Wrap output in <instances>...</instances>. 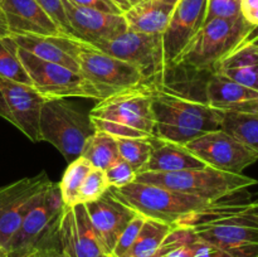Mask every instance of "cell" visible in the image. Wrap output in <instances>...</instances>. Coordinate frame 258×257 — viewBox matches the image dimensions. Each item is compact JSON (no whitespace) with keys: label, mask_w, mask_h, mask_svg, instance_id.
<instances>
[{"label":"cell","mask_w":258,"mask_h":257,"mask_svg":"<svg viewBox=\"0 0 258 257\" xmlns=\"http://www.w3.org/2000/svg\"><path fill=\"white\" fill-rule=\"evenodd\" d=\"M135 181L155 184L212 203L244 190L257 184V180L243 174H233L218 169H188L174 173H139Z\"/></svg>","instance_id":"5"},{"label":"cell","mask_w":258,"mask_h":257,"mask_svg":"<svg viewBox=\"0 0 258 257\" xmlns=\"http://www.w3.org/2000/svg\"><path fill=\"white\" fill-rule=\"evenodd\" d=\"M78 72L100 93L101 98L144 83L134 66L76 38Z\"/></svg>","instance_id":"9"},{"label":"cell","mask_w":258,"mask_h":257,"mask_svg":"<svg viewBox=\"0 0 258 257\" xmlns=\"http://www.w3.org/2000/svg\"><path fill=\"white\" fill-rule=\"evenodd\" d=\"M221 128L258 154V112L219 111Z\"/></svg>","instance_id":"25"},{"label":"cell","mask_w":258,"mask_h":257,"mask_svg":"<svg viewBox=\"0 0 258 257\" xmlns=\"http://www.w3.org/2000/svg\"><path fill=\"white\" fill-rule=\"evenodd\" d=\"M110 188L111 186L106 178L105 170L92 166L80 189L78 203L87 204L93 201H97L106 191L110 190Z\"/></svg>","instance_id":"32"},{"label":"cell","mask_w":258,"mask_h":257,"mask_svg":"<svg viewBox=\"0 0 258 257\" xmlns=\"http://www.w3.org/2000/svg\"><path fill=\"white\" fill-rule=\"evenodd\" d=\"M81 156L87 159L93 168L106 170L120 160L117 140L108 134L95 130L86 141Z\"/></svg>","instance_id":"26"},{"label":"cell","mask_w":258,"mask_h":257,"mask_svg":"<svg viewBox=\"0 0 258 257\" xmlns=\"http://www.w3.org/2000/svg\"><path fill=\"white\" fill-rule=\"evenodd\" d=\"M110 2H111V0H110Z\"/></svg>","instance_id":"47"},{"label":"cell","mask_w":258,"mask_h":257,"mask_svg":"<svg viewBox=\"0 0 258 257\" xmlns=\"http://www.w3.org/2000/svg\"><path fill=\"white\" fill-rule=\"evenodd\" d=\"M212 72L258 91V45H239L223 58Z\"/></svg>","instance_id":"24"},{"label":"cell","mask_w":258,"mask_h":257,"mask_svg":"<svg viewBox=\"0 0 258 257\" xmlns=\"http://www.w3.org/2000/svg\"><path fill=\"white\" fill-rule=\"evenodd\" d=\"M35 2L44 9V12L47 13L53 20H54L55 24L62 29V32L64 33V34L72 35L70 24H68L67 18H66L62 0H35Z\"/></svg>","instance_id":"36"},{"label":"cell","mask_w":258,"mask_h":257,"mask_svg":"<svg viewBox=\"0 0 258 257\" xmlns=\"http://www.w3.org/2000/svg\"><path fill=\"white\" fill-rule=\"evenodd\" d=\"M62 3L72 35L82 42L112 39L128 29L123 14L80 7L68 0H62Z\"/></svg>","instance_id":"17"},{"label":"cell","mask_w":258,"mask_h":257,"mask_svg":"<svg viewBox=\"0 0 258 257\" xmlns=\"http://www.w3.org/2000/svg\"><path fill=\"white\" fill-rule=\"evenodd\" d=\"M153 86L154 138L185 145L203 134L221 128V115L204 101Z\"/></svg>","instance_id":"1"},{"label":"cell","mask_w":258,"mask_h":257,"mask_svg":"<svg viewBox=\"0 0 258 257\" xmlns=\"http://www.w3.org/2000/svg\"><path fill=\"white\" fill-rule=\"evenodd\" d=\"M145 217L141 216V214H136L133 219H131L130 223L126 226V228L123 229L122 233L118 237L117 242H116L115 247L112 249V257H127V254L130 253L131 248H133L134 243L136 242L139 233H140L141 228L144 226V222H145Z\"/></svg>","instance_id":"33"},{"label":"cell","mask_w":258,"mask_h":257,"mask_svg":"<svg viewBox=\"0 0 258 257\" xmlns=\"http://www.w3.org/2000/svg\"><path fill=\"white\" fill-rule=\"evenodd\" d=\"M44 101L33 86L0 77V116L33 143L40 141L39 117Z\"/></svg>","instance_id":"14"},{"label":"cell","mask_w":258,"mask_h":257,"mask_svg":"<svg viewBox=\"0 0 258 257\" xmlns=\"http://www.w3.org/2000/svg\"><path fill=\"white\" fill-rule=\"evenodd\" d=\"M13 42L39 59L58 63L78 72L76 60V37L35 34H10Z\"/></svg>","instance_id":"21"},{"label":"cell","mask_w":258,"mask_h":257,"mask_svg":"<svg viewBox=\"0 0 258 257\" xmlns=\"http://www.w3.org/2000/svg\"><path fill=\"white\" fill-rule=\"evenodd\" d=\"M72 4L80 5V7L91 8V9L101 10V12H107V13H116V14H122L121 10L117 7H115L111 3L106 2V0H68Z\"/></svg>","instance_id":"38"},{"label":"cell","mask_w":258,"mask_h":257,"mask_svg":"<svg viewBox=\"0 0 258 257\" xmlns=\"http://www.w3.org/2000/svg\"><path fill=\"white\" fill-rule=\"evenodd\" d=\"M208 0H178L163 33L164 54L169 67H175L207 19Z\"/></svg>","instance_id":"15"},{"label":"cell","mask_w":258,"mask_h":257,"mask_svg":"<svg viewBox=\"0 0 258 257\" xmlns=\"http://www.w3.org/2000/svg\"><path fill=\"white\" fill-rule=\"evenodd\" d=\"M17 54L29 76L34 90L45 100L70 97L102 100L100 93L77 71L58 63L39 59L18 45Z\"/></svg>","instance_id":"11"},{"label":"cell","mask_w":258,"mask_h":257,"mask_svg":"<svg viewBox=\"0 0 258 257\" xmlns=\"http://www.w3.org/2000/svg\"><path fill=\"white\" fill-rule=\"evenodd\" d=\"M102 52L130 63L139 71L146 85H156L169 70L161 34H145L127 29L112 39L90 43Z\"/></svg>","instance_id":"10"},{"label":"cell","mask_w":258,"mask_h":257,"mask_svg":"<svg viewBox=\"0 0 258 257\" xmlns=\"http://www.w3.org/2000/svg\"><path fill=\"white\" fill-rule=\"evenodd\" d=\"M0 257H29V253L22 251H9L5 252V253L2 254Z\"/></svg>","instance_id":"44"},{"label":"cell","mask_w":258,"mask_h":257,"mask_svg":"<svg viewBox=\"0 0 258 257\" xmlns=\"http://www.w3.org/2000/svg\"><path fill=\"white\" fill-rule=\"evenodd\" d=\"M253 29L244 18H214L204 23L194 37L178 65L188 66L196 71H213L223 58L242 44Z\"/></svg>","instance_id":"6"},{"label":"cell","mask_w":258,"mask_h":257,"mask_svg":"<svg viewBox=\"0 0 258 257\" xmlns=\"http://www.w3.org/2000/svg\"><path fill=\"white\" fill-rule=\"evenodd\" d=\"M29 257H68L64 252L60 249L59 246L45 247V248L35 249L30 252Z\"/></svg>","instance_id":"41"},{"label":"cell","mask_w":258,"mask_h":257,"mask_svg":"<svg viewBox=\"0 0 258 257\" xmlns=\"http://www.w3.org/2000/svg\"><path fill=\"white\" fill-rule=\"evenodd\" d=\"M91 169H92V165L88 163L87 159L82 156L68 164L62 180L58 184L64 207H75L80 204L78 203L80 189Z\"/></svg>","instance_id":"28"},{"label":"cell","mask_w":258,"mask_h":257,"mask_svg":"<svg viewBox=\"0 0 258 257\" xmlns=\"http://www.w3.org/2000/svg\"><path fill=\"white\" fill-rule=\"evenodd\" d=\"M8 35H10V32L9 28H8L7 18H5L2 7H0V37H8Z\"/></svg>","instance_id":"42"},{"label":"cell","mask_w":258,"mask_h":257,"mask_svg":"<svg viewBox=\"0 0 258 257\" xmlns=\"http://www.w3.org/2000/svg\"><path fill=\"white\" fill-rule=\"evenodd\" d=\"M63 208L64 204L59 185L52 181L24 217L18 231L10 239L7 252L22 251L30 253L35 249L59 246L58 221Z\"/></svg>","instance_id":"8"},{"label":"cell","mask_w":258,"mask_h":257,"mask_svg":"<svg viewBox=\"0 0 258 257\" xmlns=\"http://www.w3.org/2000/svg\"><path fill=\"white\" fill-rule=\"evenodd\" d=\"M171 228L173 226L146 218L127 257H155Z\"/></svg>","instance_id":"27"},{"label":"cell","mask_w":258,"mask_h":257,"mask_svg":"<svg viewBox=\"0 0 258 257\" xmlns=\"http://www.w3.org/2000/svg\"><path fill=\"white\" fill-rule=\"evenodd\" d=\"M198 239L189 226H174L155 257H193V243Z\"/></svg>","instance_id":"29"},{"label":"cell","mask_w":258,"mask_h":257,"mask_svg":"<svg viewBox=\"0 0 258 257\" xmlns=\"http://www.w3.org/2000/svg\"><path fill=\"white\" fill-rule=\"evenodd\" d=\"M111 191L136 213L173 227L181 224L194 213L216 204L161 185L141 181H134L122 188H111Z\"/></svg>","instance_id":"4"},{"label":"cell","mask_w":258,"mask_h":257,"mask_svg":"<svg viewBox=\"0 0 258 257\" xmlns=\"http://www.w3.org/2000/svg\"><path fill=\"white\" fill-rule=\"evenodd\" d=\"M50 183L47 173L42 171L0 188V243L5 252L24 217Z\"/></svg>","instance_id":"13"},{"label":"cell","mask_w":258,"mask_h":257,"mask_svg":"<svg viewBox=\"0 0 258 257\" xmlns=\"http://www.w3.org/2000/svg\"><path fill=\"white\" fill-rule=\"evenodd\" d=\"M116 140L121 160L126 161L138 174L141 173L148 164L153 150L150 139L118 138Z\"/></svg>","instance_id":"31"},{"label":"cell","mask_w":258,"mask_h":257,"mask_svg":"<svg viewBox=\"0 0 258 257\" xmlns=\"http://www.w3.org/2000/svg\"><path fill=\"white\" fill-rule=\"evenodd\" d=\"M204 102L218 111L258 112V91L212 72L207 81Z\"/></svg>","instance_id":"20"},{"label":"cell","mask_w":258,"mask_h":257,"mask_svg":"<svg viewBox=\"0 0 258 257\" xmlns=\"http://www.w3.org/2000/svg\"><path fill=\"white\" fill-rule=\"evenodd\" d=\"M241 14L248 24L258 27V0H242Z\"/></svg>","instance_id":"39"},{"label":"cell","mask_w":258,"mask_h":257,"mask_svg":"<svg viewBox=\"0 0 258 257\" xmlns=\"http://www.w3.org/2000/svg\"><path fill=\"white\" fill-rule=\"evenodd\" d=\"M2 4H3V0H0V7H2Z\"/></svg>","instance_id":"46"},{"label":"cell","mask_w":258,"mask_h":257,"mask_svg":"<svg viewBox=\"0 0 258 257\" xmlns=\"http://www.w3.org/2000/svg\"><path fill=\"white\" fill-rule=\"evenodd\" d=\"M242 0H208V10H207V19L214 18H237L241 17Z\"/></svg>","instance_id":"35"},{"label":"cell","mask_w":258,"mask_h":257,"mask_svg":"<svg viewBox=\"0 0 258 257\" xmlns=\"http://www.w3.org/2000/svg\"><path fill=\"white\" fill-rule=\"evenodd\" d=\"M191 154L207 166L233 174H243L258 161V154L222 128L209 131L185 144Z\"/></svg>","instance_id":"12"},{"label":"cell","mask_w":258,"mask_h":257,"mask_svg":"<svg viewBox=\"0 0 258 257\" xmlns=\"http://www.w3.org/2000/svg\"><path fill=\"white\" fill-rule=\"evenodd\" d=\"M93 128L113 138H154L153 86L141 83L102 98L88 113Z\"/></svg>","instance_id":"2"},{"label":"cell","mask_w":258,"mask_h":257,"mask_svg":"<svg viewBox=\"0 0 258 257\" xmlns=\"http://www.w3.org/2000/svg\"><path fill=\"white\" fill-rule=\"evenodd\" d=\"M2 9L10 34H64L35 0H3Z\"/></svg>","instance_id":"19"},{"label":"cell","mask_w":258,"mask_h":257,"mask_svg":"<svg viewBox=\"0 0 258 257\" xmlns=\"http://www.w3.org/2000/svg\"><path fill=\"white\" fill-rule=\"evenodd\" d=\"M178 0H141L123 13L130 30L145 34L165 32Z\"/></svg>","instance_id":"22"},{"label":"cell","mask_w":258,"mask_h":257,"mask_svg":"<svg viewBox=\"0 0 258 257\" xmlns=\"http://www.w3.org/2000/svg\"><path fill=\"white\" fill-rule=\"evenodd\" d=\"M4 253H5V251H4V248L2 247V243H0V256H2V254H4Z\"/></svg>","instance_id":"45"},{"label":"cell","mask_w":258,"mask_h":257,"mask_svg":"<svg viewBox=\"0 0 258 257\" xmlns=\"http://www.w3.org/2000/svg\"><path fill=\"white\" fill-rule=\"evenodd\" d=\"M243 44L258 45V27H254L253 29L251 30V33L247 35V38L243 40V42H242L241 45H243Z\"/></svg>","instance_id":"43"},{"label":"cell","mask_w":258,"mask_h":257,"mask_svg":"<svg viewBox=\"0 0 258 257\" xmlns=\"http://www.w3.org/2000/svg\"><path fill=\"white\" fill-rule=\"evenodd\" d=\"M106 178L111 188H122L136 180V173L126 161L117 160L105 170Z\"/></svg>","instance_id":"34"},{"label":"cell","mask_w":258,"mask_h":257,"mask_svg":"<svg viewBox=\"0 0 258 257\" xmlns=\"http://www.w3.org/2000/svg\"><path fill=\"white\" fill-rule=\"evenodd\" d=\"M238 204L216 203L181 223L232 257H258V224L241 216Z\"/></svg>","instance_id":"3"},{"label":"cell","mask_w":258,"mask_h":257,"mask_svg":"<svg viewBox=\"0 0 258 257\" xmlns=\"http://www.w3.org/2000/svg\"><path fill=\"white\" fill-rule=\"evenodd\" d=\"M0 77L32 86L29 76L17 54V45L10 35L0 37Z\"/></svg>","instance_id":"30"},{"label":"cell","mask_w":258,"mask_h":257,"mask_svg":"<svg viewBox=\"0 0 258 257\" xmlns=\"http://www.w3.org/2000/svg\"><path fill=\"white\" fill-rule=\"evenodd\" d=\"M93 131L90 116L66 98H49L43 102L39 117L40 141L52 144L68 163L80 158Z\"/></svg>","instance_id":"7"},{"label":"cell","mask_w":258,"mask_h":257,"mask_svg":"<svg viewBox=\"0 0 258 257\" xmlns=\"http://www.w3.org/2000/svg\"><path fill=\"white\" fill-rule=\"evenodd\" d=\"M237 209L241 216L246 217L258 224V201L248 204H238Z\"/></svg>","instance_id":"40"},{"label":"cell","mask_w":258,"mask_h":257,"mask_svg":"<svg viewBox=\"0 0 258 257\" xmlns=\"http://www.w3.org/2000/svg\"><path fill=\"white\" fill-rule=\"evenodd\" d=\"M150 141L153 150L148 164L141 173H174L207 166L201 159L191 154L185 145L168 143L156 138H151Z\"/></svg>","instance_id":"23"},{"label":"cell","mask_w":258,"mask_h":257,"mask_svg":"<svg viewBox=\"0 0 258 257\" xmlns=\"http://www.w3.org/2000/svg\"><path fill=\"white\" fill-rule=\"evenodd\" d=\"M85 208L98 238L110 254L120 234L138 214L120 201L111 191V188L97 201L85 204Z\"/></svg>","instance_id":"18"},{"label":"cell","mask_w":258,"mask_h":257,"mask_svg":"<svg viewBox=\"0 0 258 257\" xmlns=\"http://www.w3.org/2000/svg\"><path fill=\"white\" fill-rule=\"evenodd\" d=\"M58 239L68 257H112L91 224L85 204L63 208L58 221Z\"/></svg>","instance_id":"16"},{"label":"cell","mask_w":258,"mask_h":257,"mask_svg":"<svg viewBox=\"0 0 258 257\" xmlns=\"http://www.w3.org/2000/svg\"><path fill=\"white\" fill-rule=\"evenodd\" d=\"M193 257H232L214 244L198 238L193 243Z\"/></svg>","instance_id":"37"}]
</instances>
